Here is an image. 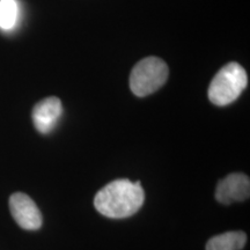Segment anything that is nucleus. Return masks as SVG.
<instances>
[{
	"label": "nucleus",
	"instance_id": "20e7f679",
	"mask_svg": "<svg viewBox=\"0 0 250 250\" xmlns=\"http://www.w3.org/2000/svg\"><path fill=\"white\" fill-rule=\"evenodd\" d=\"M9 210L19 226L27 230H36L42 226V214L35 203L26 193H13L9 198Z\"/></svg>",
	"mask_w": 250,
	"mask_h": 250
},
{
	"label": "nucleus",
	"instance_id": "6e6552de",
	"mask_svg": "<svg viewBox=\"0 0 250 250\" xmlns=\"http://www.w3.org/2000/svg\"><path fill=\"white\" fill-rule=\"evenodd\" d=\"M19 6L17 0H0V29L11 30L17 24Z\"/></svg>",
	"mask_w": 250,
	"mask_h": 250
},
{
	"label": "nucleus",
	"instance_id": "423d86ee",
	"mask_svg": "<svg viewBox=\"0 0 250 250\" xmlns=\"http://www.w3.org/2000/svg\"><path fill=\"white\" fill-rule=\"evenodd\" d=\"M62 114V101L58 98L51 96L40 101L34 107L31 117L34 125L40 133H50L55 129Z\"/></svg>",
	"mask_w": 250,
	"mask_h": 250
},
{
	"label": "nucleus",
	"instance_id": "7ed1b4c3",
	"mask_svg": "<svg viewBox=\"0 0 250 250\" xmlns=\"http://www.w3.org/2000/svg\"><path fill=\"white\" fill-rule=\"evenodd\" d=\"M167 64L158 57H147L133 67L130 76V88L134 95L144 98L154 93L168 79Z\"/></svg>",
	"mask_w": 250,
	"mask_h": 250
},
{
	"label": "nucleus",
	"instance_id": "f03ea898",
	"mask_svg": "<svg viewBox=\"0 0 250 250\" xmlns=\"http://www.w3.org/2000/svg\"><path fill=\"white\" fill-rule=\"evenodd\" d=\"M248 85V76L241 65L229 62L215 74L208 87V99L215 105L230 104L241 95Z\"/></svg>",
	"mask_w": 250,
	"mask_h": 250
},
{
	"label": "nucleus",
	"instance_id": "39448f33",
	"mask_svg": "<svg viewBox=\"0 0 250 250\" xmlns=\"http://www.w3.org/2000/svg\"><path fill=\"white\" fill-rule=\"evenodd\" d=\"M250 180L245 174L235 173L225 177L218 183L215 199L221 204H232L249 198Z\"/></svg>",
	"mask_w": 250,
	"mask_h": 250
},
{
	"label": "nucleus",
	"instance_id": "f257e3e1",
	"mask_svg": "<svg viewBox=\"0 0 250 250\" xmlns=\"http://www.w3.org/2000/svg\"><path fill=\"white\" fill-rule=\"evenodd\" d=\"M145 201V193L140 182L126 179L112 181L96 193L94 206L104 217L123 219L139 211Z\"/></svg>",
	"mask_w": 250,
	"mask_h": 250
},
{
	"label": "nucleus",
	"instance_id": "0eeeda50",
	"mask_svg": "<svg viewBox=\"0 0 250 250\" xmlns=\"http://www.w3.org/2000/svg\"><path fill=\"white\" fill-rule=\"evenodd\" d=\"M247 243L243 232H226L212 237L206 243V250H241Z\"/></svg>",
	"mask_w": 250,
	"mask_h": 250
}]
</instances>
